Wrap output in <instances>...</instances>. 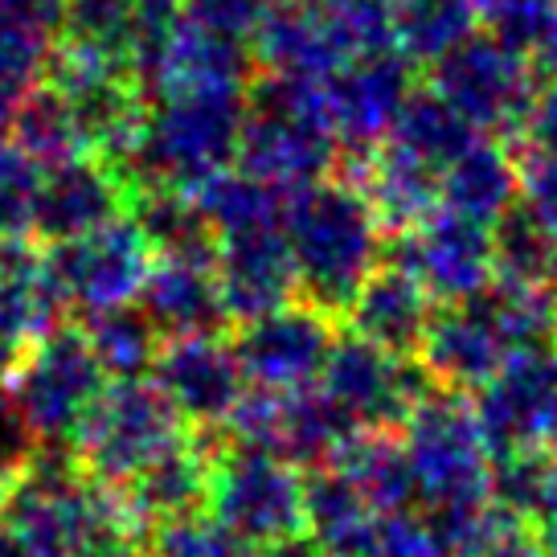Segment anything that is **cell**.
<instances>
[{
	"instance_id": "41",
	"label": "cell",
	"mask_w": 557,
	"mask_h": 557,
	"mask_svg": "<svg viewBox=\"0 0 557 557\" xmlns=\"http://www.w3.org/2000/svg\"><path fill=\"white\" fill-rule=\"evenodd\" d=\"M336 41L345 46L348 62L361 53L398 50V0H320Z\"/></svg>"
},
{
	"instance_id": "48",
	"label": "cell",
	"mask_w": 557,
	"mask_h": 557,
	"mask_svg": "<svg viewBox=\"0 0 557 557\" xmlns=\"http://www.w3.org/2000/svg\"><path fill=\"white\" fill-rule=\"evenodd\" d=\"M0 455L13 459V463H25V459L37 455L34 438H29L25 422H21L17 401L9 394V382H4V377H0Z\"/></svg>"
},
{
	"instance_id": "35",
	"label": "cell",
	"mask_w": 557,
	"mask_h": 557,
	"mask_svg": "<svg viewBox=\"0 0 557 557\" xmlns=\"http://www.w3.org/2000/svg\"><path fill=\"white\" fill-rule=\"evenodd\" d=\"M58 50L62 41L13 21H0V136H9L21 107L50 83Z\"/></svg>"
},
{
	"instance_id": "22",
	"label": "cell",
	"mask_w": 557,
	"mask_h": 557,
	"mask_svg": "<svg viewBox=\"0 0 557 557\" xmlns=\"http://www.w3.org/2000/svg\"><path fill=\"white\" fill-rule=\"evenodd\" d=\"M341 173L361 185L373 213L382 218L385 234H394V238L406 234L410 226H418L422 218H431L443 206L438 173L410 157L406 148H398L394 139L377 144L373 152L352 157L348 164H341Z\"/></svg>"
},
{
	"instance_id": "44",
	"label": "cell",
	"mask_w": 557,
	"mask_h": 557,
	"mask_svg": "<svg viewBox=\"0 0 557 557\" xmlns=\"http://www.w3.org/2000/svg\"><path fill=\"white\" fill-rule=\"evenodd\" d=\"M369 557H451V549L438 533V524L426 512L410 508V512L385 517Z\"/></svg>"
},
{
	"instance_id": "38",
	"label": "cell",
	"mask_w": 557,
	"mask_h": 557,
	"mask_svg": "<svg viewBox=\"0 0 557 557\" xmlns=\"http://www.w3.org/2000/svg\"><path fill=\"white\" fill-rule=\"evenodd\" d=\"M144 557H255V549L209 508H197L152 524V533L144 537Z\"/></svg>"
},
{
	"instance_id": "51",
	"label": "cell",
	"mask_w": 557,
	"mask_h": 557,
	"mask_svg": "<svg viewBox=\"0 0 557 557\" xmlns=\"http://www.w3.org/2000/svg\"><path fill=\"white\" fill-rule=\"evenodd\" d=\"M0 557H34V554H29V549H25L9 529H0Z\"/></svg>"
},
{
	"instance_id": "43",
	"label": "cell",
	"mask_w": 557,
	"mask_h": 557,
	"mask_svg": "<svg viewBox=\"0 0 557 557\" xmlns=\"http://www.w3.org/2000/svg\"><path fill=\"white\" fill-rule=\"evenodd\" d=\"M283 0H185V13L213 34H226L234 41L255 46L259 29Z\"/></svg>"
},
{
	"instance_id": "13",
	"label": "cell",
	"mask_w": 557,
	"mask_h": 557,
	"mask_svg": "<svg viewBox=\"0 0 557 557\" xmlns=\"http://www.w3.org/2000/svg\"><path fill=\"white\" fill-rule=\"evenodd\" d=\"M336 336V315L312 308L308 299H292L287 308L238 324L234 348L250 389L299 394L320 385Z\"/></svg>"
},
{
	"instance_id": "40",
	"label": "cell",
	"mask_w": 557,
	"mask_h": 557,
	"mask_svg": "<svg viewBox=\"0 0 557 557\" xmlns=\"http://www.w3.org/2000/svg\"><path fill=\"white\" fill-rule=\"evenodd\" d=\"M496 267L505 283H533L554 287L557 278V246L537 230V222L521 206L496 222Z\"/></svg>"
},
{
	"instance_id": "45",
	"label": "cell",
	"mask_w": 557,
	"mask_h": 557,
	"mask_svg": "<svg viewBox=\"0 0 557 557\" xmlns=\"http://www.w3.org/2000/svg\"><path fill=\"white\" fill-rule=\"evenodd\" d=\"M521 157V209L537 222V230L557 246V160Z\"/></svg>"
},
{
	"instance_id": "29",
	"label": "cell",
	"mask_w": 557,
	"mask_h": 557,
	"mask_svg": "<svg viewBox=\"0 0 557 557\" xmlns=\"http://www.w3.org/2000/svg\"><path fill=\"white\" fill-rule=\"evenodd\" d=\"M83 332H87L90 348H95V357L111 382H136V377L157 373V361L164 352V332L152 324V315L139 304L87 315Z\"/></svg>"
},
{
	"instance_id": "12",
	"label": "cell",
	"mask_w": 557,
	"mask_h": 557,
	"mask_svg": "<svg viewBox=\"0 0 557 557\" xmlns=\"http://www.w3.org/2000/svg\"><path fill=\"white\" fill-rule=\"evenodd\" d=\"M320 389L361 431H398L418 398L431 389V377L422 373L418 357L389 352L345 329L332 345Z\"/></svg>"
},
{
	"instance_id": "49",
	"label": "cell",
	"mask_w": 557,
	"mask_h": 557,
	"mask_svg": "<svg viewBox=\"0 0 557 557\" xmlns=\"http://www.w3.org/2000/svg\"><path fill=\"white\" fill-rule=\"evenodd\" d=\"M17 471L21 463L0 455V524H4V508H9V496H13V484H17Z\"/></svg>"
},
{
	"instance_id": "27",
	"label": "cell",
	"mask_w": 557,
	"mask_h": 557,
	"mask_svg": "<svg viewBox=\"0 0 557 557\" xmlns=\"http://www.w3.org/2000/svg\"><path fill=\"white\" fill-rule=\"evenodd\" d=\"M385 517L394 512H382L345 471L320 468L308 475V541L320 557H369Z\"/></svg>"
},
{
	"instance_id": "16",
	"label": "cell",
	"mask_w": 557,
	"mask_h": 557,
	"mask_svg": "<svg viewBox=\"0 0 557 557\" xmlns=\"http://www.w3.org/2000/svg\"><path fill=\"white\" fill-rule=\"evenodd\" d=\"M152 382L189 422V431H226L238 406L250 394V382L238 361L234 336L226 332H197L164 341Z\"/></svg>"
},
{
	"instance_id": "50",
	"label": "cell",
	"mask_w": 557,
	"mask_h": 557,
	"mask_svg": "<svg viewBox=\"0 0 557 557\" xmlns=\"http://www.w3.org/2000/svg\"><path fill=\"white\" fill-rule=\"evenodd\" d=\"M255 557H320L312 541H292V545H275V549H259Z\"/></svg>"
},
{
	"instance_id": "9",
	"label": "cell",
	"mask_w": 557,
	"mask_h": 557,
	"mask_svg": "<svg viewBox=\"0 0 557 557\" xmlns=\"http://www.w3.org/2000/svg\"><path fill=\"white\" fill-rule=\"evenodd\" d=\"M206 508L255 554L308 541V471L275 451L226 443L213 451Z\"/></svg>"
},
{
	"instance_id": "20",
	"label": "cell",
	"mask_w": 557,
	"mask_h": 557,
	"mask_svg": "<svg viewBox=\"0 0 557 557\" xmlns=\"http://www.w3.org/2000/svg\"><path fill=\"white\" fill-rule=\"evenodd\" d=\"M66 299L58 292L50 271V255L37 250L29 238L0 243V377L29 348L62 324Z\"/></svg>"
},
{
	"instance_id": "53",
	"label": "cell",
	"mask_w": 557,
	"mask_h": 557,
	"mask_svg": "<svg viewBox=\"0 0 557 557\" xmlns=\"http://www.w3.org/2000/svg\"><path fill=\"white\" fill-rule=\"evenodd\" d=\"M549 471H554V487H557V451H549Z\"/></svg>"
},
{
	"instance_id": "55",
	"label": "cell",
	"mask_w": 557,
	"mask_h": 557,
	"mask_svg": "<svg viewBox=\"0 0 557 557\" xmlns=\"http://www.w3.org/2000/svg\"><path fill=\"white\" fill-rule=\"evenodd\" d=\"M554 299H557V278H554Z\"/></svg>"
},
{
	"instance_id": "6",
	"label": "cell",
	"mask_w": 557,
	"mask_h": 557,
	"mask_svg": "<svg viewBox=\"0 0 557 557\" xmlns=\"http://www.w3.org/2000/svg\"><path fill=\"white\" fill-rule=\"evenodd\" d=\"M345 144L329 111V87L315 78L267 74L246 90V127L238 169L296 193L341 173Z\"/></svg>"
},
{
	"instance_id": "18",
	"label": "cell",
	"mask_w": 557,
	"mask_h": 557,
	"mask_svg": "<svg viewBox=\"0 0 557 557\" xmlns=\"http://www.w3.org/2000/svg\"><path fill=\"white\" fill-rule=\"evenodd\" d=\"M132 201H136L132 181L99 152L53 164L41 173V189L34 201V238L46 246L70 243L132 213Z\"/></svg>"
},
{
	"instance_id": "42",
	"label": "cell",
	"mask_w": 557,
	"mask_h": 557,
	"mask_svg": "<svg viewBox=\"0 0 557 557\" xmlns=\"http://www.w3.org/2000/svg\"><path fill=\"white\" fill-rule=\"evenodd\" d=\"M41 164L21 144L0 136V243L34 234V201L41 189Z\"/></svg>"
},
{
	"instance_id": "52",
	"label": "cell",
	"mask_w": 557,
	"mask_h": 557,
	"mask_svg": "<svg viewBox=\"0 0 557 557\" xmlns=\"http://www.w3.org/2000/svg\"><path fill=\"white\" fill-rule=\"evenodd\" d=\"M537 529H541V537H545V549H549V557H557V508L537 524Z\"/></svg>"
},
{
	"instance_id": "3",
	"label": "cell",
	"mask_w": 557,
	"mask_h": 557,
	"mask_svg": "<svg viewBox=\"0 0 557 557\" xmlns=\"http://www.w3.org/2000/svg\"><path fill=\"white\" fill-rule=\"evenodd\" d=\"M557 299L554 287L505 283L463 304H438L426 341L418 348V366L431 385L475 394L524 348L554 345Z\"/></svg>"
},
{
	"instance_id": "23",
	"label": "cell",
	"mask_w": 557,
	"mask_h": 557,
	"mask_svg": "<svg viewBox=\"0 0 557 557\" xmlns=\"http://www.w3.org/2000/svg\"><path fill=\"white\" fill-rule=\"evenodd\" d=\"M255 78H259L255 46L213 34L185 13L181 34L173 37L164 62L148 83V99L169 90H250Z\"/></svg>"
},
{
	"instance_id": "5",
	"label": "cell",
	"mask_w": 557,
	"mask_h": 557,
	"mask_svg": "<svg viewBox=\"0 0 557 557\" xmlns=\"http://www.w3.org/2000/svg\"><path fill=\"white\" fill-rule=\"evenodd\" d=\"M398 443L414 475L418 512L447 529L492 508L500 455L471 394L431 385L398 426Z\"/></svg>"
},
{
	"instance_id": "2",
	"label": "cell",
	"mask_w": 557,
	"mask_h": 557,
	"mask_svg": "<svg viewBox=\"0 0 557 557\" xmlns=\"http://www.w3.org/2000/svg\"><path fill=\"white\" fill-rule=\"evenodd\" d=\"M283 234L296 262L299 299L345 320L357 292L385 262L389 234L369 197L345 173L315 181L287 197Z\"/></svg>"
},
{
	"instance_id": "1",
	"label": "cell",
	"mask_w": 557,
	"mask_h": 557,
	"mask_svg": "<svg viewBox=\"0 0 557 557\" xmlns=\"http://www.w3.org/2000/svg\"><path fill=\"white\" fill-rule=\"evenodd\" d=\"M0 529L34 557H144V524L127 500L58 451L21 463Z\"/></svg>"
},
{
	"instance_id": "14",
	"label": "cell",
	"mask_w": 557,
	"mask_h": 557,
	"mask_svg": "<svg viewBox=\"0 0 557 557\" xmlns=\"http://www.w3.org/2000/svg\"><path fill=\"white\" fill-rule=\"evenodd\" d=\"M394 262L435 296V304H463L496 287V230L438 206L431 218L394 238Z\"/></svg>"
},
{
	"instance_id": "17",
	"label": "cell",
	"mask_w": 557,
	"mask_h": 557,
	"mask_svg": "<svg viewBox=\"0 0 557 557\" xmlns=\"http://www.w3.org/2000/svg\"><path fill=\"white\" fill-rule=\"evenodd\" d=\"M329 111L348 157L373 152L398 127L401 111L418 90V66L401 50L352 58L329 83Z\"/></svg>"
},
{
	"instance_id": "25",
	"label": "cell",
	"mask_w": 557,
	"mask_h": 557,
	"mask_svg": "<svg viewBox=\"0 0 557 557\" xmlns=\"http://www.w3.org/2000/svg\"><path fill=\"white\" fill-rule=\"evenodd\" d=\"M255 58L267 74L315 83H329L336 70L348 66V53L332 34L320 0H283L255 37Z\"/></svg>"
},
{
	"instance_id": "10",
	"label": "cell",
	"mask_w": 557,
	"mask_h": 557,
	"mask_svg": "<svg viewBox=\"0 0 557 557\" xmlns=\"http://www.w3.org/2000/svg\"><path fill=\"white\" fill-rule=\"evenodd\" d=\"M545 74L524 50L508 46L492 29L471 34L447 58L431 66V87L480 132L517 144L524 120L533 111Z\"/></svg>"
},
{
	"instance_id": "11",
	"label": "cell",
	"mask_w": 557,
	"mask_h": 557,
	"mask_svg": "<svg viewBox=\"0 0 557 557\" xmlns=\"http://www.w3.org/2000/svg\"><path fill=\"white\" fill-rule=\"evenodd\" d=\"M46 255L66 308H74L83 320L139 304L157 267V246L148 243L136 213H123L90 234L50 246Z\"/></svg>"
},
{
	"instance_id": "33",
	"label": "cell",
	"mask_w": 557,
	"mask_h": 557,
	"mask_svg": "<svg viewBox=\"0 0 557 557\" xmlns=\"http://www.w3.org/2000/svg\"><path fill=\"white\" fill-rule=\"evenodd\" d=\"M132 213L148 234V243L157 246V259H213L218 255V234L206 222L193 193L144 189L136 193Z\"/></svg>"
},
{
	"instance_id": "8",
	"label": "cell",
	"mask_w": 557,
	"mask_h": 557,
	"mask_svg": "<svg viewBox=\"0 0 557 557\" xmlns=\"http://www.w3.org/2000/svg\"><path fill=\"white\" fill-rule=\"evenodd\" d=\"M189 438V422L176 414L152 377L111 382L74 443V459L90 480L127 492L144 471H152Z\"/></svg>"
},
{
	"instance_id": "21",
	"label": "cell",
	"mask_w": 557,
	"mask_h": 557,
	"mask_svg": "<svg viewBox=\"0 0 557 557\" xmlns=\"http://www.w3.org/2000/svg\"><path fill=\"white\" fill-rule=\"evenodd\" d=\"M435 312H438L435 296L406 267L382 262L373 271V278L357 292L352 308L345 312V329L373 341V345L389 348V352L418 357V348L426 341V329H431Z\"/></svg>"
},
{
	"instance_id": "39",
	"label": "cell",
	"mask_w": 557,
	"mask_h": 557,
	"mask_svg": "<svg viewBox=\"0 0 557 557\" xmlns=\"http://www.w3.org/2000/svg\"><path fill=\"white\" fill-rule=\"evenodd\" d=\"M136 0H70V21L62 46L90 50L132 66Z\"/></svg>"
},
{
	"instance_id": "26",
	"label": "cell",
	"mask_w": 557,
	"mask_h": 557,
	"mask_svg": "<svg viewBox=\"0 0 557 557\" xmlns=\"http://www.w3.org/2000/svg\"><path fill=\"white\" fill-rule=\"evenodd\" d=\"M443 209L463 213L471 222L496 226L505 213L521 206V157L517 144L480 136L463 157H455L438 176Z\"/></svg>"
},
{
	"instance_id": "15",
	"label": "cell",
	"mask_w": 557,
	"mask_h": 557,
	"mask_svg": "<svg viewBox=\"0 0 557 557\" xmlns=\"http://www.w3.org/2000/svg\"><path fill=\"white\" fill-rule=\"evenodd\" d=\"M471 401L496 455L557 451V345L517 352Z\"/></svg>"
},
{
	"instance_id": "54",
	"label": "cell",
	"mask_w": 557,
	"mask_h": 557,
	"mask_svg": "<svg viewBox=\"0 0 557 557\" xmlns=\"http://www.w3.org/2000/svg\"><path fill=\"white\" fill-rule=\"evenodd\" d=\"M475 4H480V13H484V9H492V4H496V0H475Z\"/></svg>"
},
{
	"instance_id": "7",
	"label": "cell",
	"mask_w": 557,
	"mask_h": 557,
	"mask_svg": "<svg viewBox=\"0 0 557 557\" xmlns=\"http://www.w3.org/2000/svg\"><path fill=\"white\" fill-rule=\"evenodd\" d=\"M4 382L37 451L66 455L74 451L111 377L99 366L87 332L74 324H58L21 357Z\"/></svg>"
},
{
	"instance_id": "4",
	"label": "cell",
	"mask_w": 557,
	"mask_h": 557,
	"mask_svg": "<svg viewBox=\"0 0 557 557\" xmlns=\"http://www.w3.org/2000/svg\"><path fill=\"white\" fill-rule=\"evenodd\" d=\"M246 90H169L148 99L132 152L115 164L132 189L197 193L238 164Z\"/></svg>"
},
{
	"instance_id": "28",
	"label": "cell",
	"mask_w": 557,
	"mask_h": 557,
	"mask_svg": "<svg viewBox=\"0 0 557 557\" xmlns=\"http://www.w3.org/2000/svg\"><path fill=\"white\" fill-rule=\"evenodd\" d=\"M209 471H213V451L201 447L197 438H189L185 447H176L173 455H164L157 468L144 471L136 484L120 492L127 508L139 517V524H160L206 508L209 500Z\"/></svg>"
},
{
	"instance_id": "36",
	"label": "cell",
	"mask_w": 557,
	"mask_h": 557,
	"mask_svg": "<svg viewBox=\"0 0 557 557\" xmlns=\"http://www.w3.org/2000/svg\"><path fill=\"white\" fill-rule=\"evenodd\" d=\"M9 139L21 144L41 169H53V164H66V160H78L90 152V144L83 136L78 120H74L70 103L50 83L17 111V120L9 127Z\"/></svg>"
},
{
	"instance_id": "46",
	"label": "cell",
	"mask_w": 557,
	"mask_h": 557,
	"mask_svg": "<svg viewBox=\"0 0 557 557\" xmlns=\"http://www.w3.org/2000/svg\"><path fill=\"white\" fill-rule=\"evenodd\" d=\"M517 152L557 160V74H549L541 83L533 111H529L521 136H517Z\"/></svg>"
},
{
	"instance_id": "32",
	"label": "cell",
	"mask_w": 557,
	"mask_h": 557,
	"mask_svg": "<svg viewBox=\"0 0 557 557\" xmlns=\"http://www.w3.org/2000/svg\"><path fill=\"white\" fill-rule=\"evenodd\" d=\"M332 468L345 471L382 512H410V508H418L414 475H410L406 451L398 443V431H361Z\"/></svg>"
},
{
	"instance_id": "47",
	"label": "cell",
	"mask_w": 557,
	"mask_h": 557,
	"mask_svg": "<svg viewBox=\"0 0 557 557\" xmlns=\"http://www.w3.org/2000/svg\"><path fill=\"white\" fill-rule=\"evenodd\" d=\"M0 21H13V25H25L34 34L62 41L70 21V0H0Z\"/></svg>"
},
{
	"instance_id": "34",
	"label": "cell",
	"mask_w": 557,
	"mask_h": 557,
	"mask_svg": "<svg viewBox=\"0 0 557 557\" xmlns=\"http://www.w3.org/2000/svg\"><path fill=\"white\" fill-rule=\"evenodd\" d=\"M480 4L475 0H398V46L418 70L435 66L471 34H480Z\"/></svg>"
},
{
	"instance_id": "19",
	"label": "cell",
	"mask_w": 557,
	"mask_h": 557,
	"mask_svg": "<svg viewBox=\"0 0 557 557\" xmlns=\"http://www.w3.org/2000/svg\"><path fill=\"white\" fill-rule=\"evenodd\" d=\"M213 267H218V283L226 296L230 324L259 320V315L299 299L296 262H292V246H287L283 226L243 230V234L218 238Z\"/></svg>"
},
{
	"instance_id": "37",
	"label": "cell",
	"mask_w": 557,
	"mask_h": 557,
	"mask_svg": "<svg viewBox=\"0 0 557 557\" xmlns=\"http://www.w3.org/2000/svg\"><path fill=\"white\" fill-rule=\"evenodd\" d=\"M438 533L447 541L451 557H549L537 524L496 505L447 529L438 524Z\"/></svg>"
},
{
	"instance_id": "24",
	"label": "cell",
	"mask_w": 557,
	"mask_h": 557,
	"mask_svg": "<svg viewBox=\"0 0 557 557\" xmlns=\"http://www.w3.org/2000/svg\"><path fill=\"white\" fill-rule=\"evenodd\" d=\"M139 308L152 315L164 341L197 336V332H226L230 324L213 259H157Z\"/></svg>"
},
{
	"instance_id": "30",
	"label": "cell",
	"mask_w": 557,
	"mask_h": 557,
	"mask_svg": "<svg viewBox=\"0 0 557 557\" xmlns=\"http://www.w3.org/2000/svg\"><path fill=\"white\" fill-rule=\"evenodd\" d=\"M389 139H394L398 148H406L414 160H422L426 169H435V173L443 176V169H447L455 157H463L471 144L480 139V132L426 83V87H418L414 95H410V103L401 111L398 127L389 132Z\"/></svg>"
},
{
	"instance_id": "31",
	"label": "cell",
	"mask_w": 557,
	"mask_h": 557,
	"mask_svg": "<svg viewBox=\"0 0 557 557\" xmlns=\"http://www.w3.org/2000/svg\"><path fill=\"white\" fill-rule=\"evenodd\" d=\"M193 197H197V206H201L206 222L213 226V234L226 238V234H243V230L283 226L292 193L234 164V169L213 176L206 189H197Z\"/></svg>"
}]
</instances>
